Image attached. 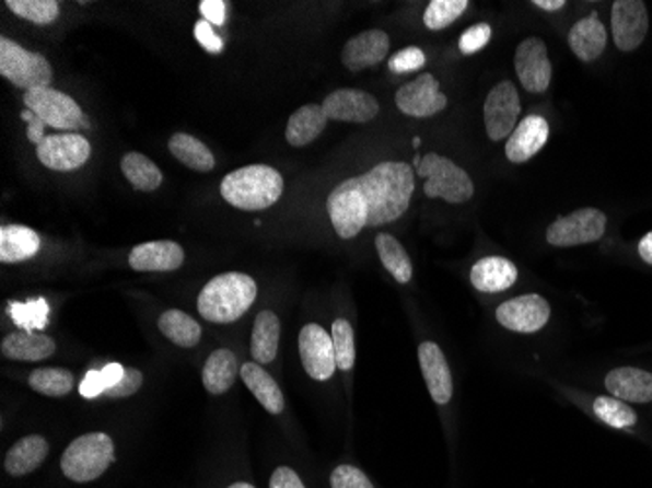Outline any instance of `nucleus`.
Instances as JSON below:
<instances>
[{
	"label": "nucleus",
	"mask_w": 652,
	"mask_h": 488,
	"mask_svg": "<svg viewBox=\"0 0 652 488\" xmlns=\"http://www.w3.org/2000/svg\"><path fill=\"white\" fill-rule=\"evenodd\" d=\"M270 488H305V485L291 467H278L270 477Z\"/></svg>",
	"instance_id": "48"
},
{
	"label": "nucleus",
	"mask_w": 652,
	"mask_h": 488,
	"mask_svg": "<svg viewBox=\"0 0 652 488\" xmlns=\"http://www.w3.org/2000/svg\"><path fill=\"white\" fill-rule=\"evenodd\" d=\"M238 375H241V365L235 353L226 348H219L209 356L208 362L203 365L201 381L211 395H223L235 385Z\"/></svg>",
	"instance_id": "27"
},
{
	"label": "nucleus",
	"mask_w": 652,
	"mask_h": 488,
	"mask_svg": "<svg viewBox=\"0 0 652 488\" xmlns=\"http://www.w3.org/2000/svg\"><path fill=\"white\" fill-rule=\"evenodd\" d=\"M171 153L191 171L209 172L216 169V156L208 147L188 133H174L168 141Z\"/></svg>",
	"instance_id": "32"
},
{
	"label": "nucleus",
	"mask_w": 652,
	"mask_h": 488,
	"mask_svg": "<svg viewBox=\"0 0 652 488\" xmlns=\"http://www.w3.org/2000/svg\"><path fill=\"white\" fill-rule=\"evenodd\" d=\"M241 377L245 381L246 390L253 393L256 400L263 405L270 415H280L286 408V398L272 375L264 370L260 363L246 362L241 365Z\"/></svg>",
	"instance_id": "26"
},
{
	"label": "nucleus",
	"mask_w": 652,
	"mask_h": 488,
	"mask_svg": "<svg viewBox=\"0 0 652 488\" xmlns=\"http://www.w3.org/2000/svg\"><path fill=\"white\" fill-rule=\"evenodd\" d=\"M280 346V318L272 311H263L254 321L251 353L254 362L266 365L272 363Z\"/></svg>",
	"instance_id": "30"
},
{
	"label": "nucleus",
	"mask_w": 652,
	"mask_h": 488,
	"mask_svg": "<svg viewBox=\"0 0 652 488\" xmlns=\"http://www.w3.org/2000/svg\"><path fill=\"white\" fill-rule=\"evenodd\" d=\"M412 194V166L399 161H385L362 176L340 182L326 198V211L336 235L353 239L365 226L387 225L403 218Z\"/></svg>",
	"instance_id": "1"
},
{
	"label": "nucleus",
	"mask_w": 652,
	"mask_h": 488,
	"mask_svg": "<svg viewBox=\"0 0 652 488\" xmlns=\"http://www.w3.org/2000/svg\"><path fill=\"white\" fill-rule=\"evenodd\" d=\"M22 119L27 124V139H30L34 146H39V143L47 137L46 124L37 118L32 109H24V112H22Z\"/></svg>",
	"instance_id": "49"
},
{
	"label": "nucleus",
	"mask_w": 652,
	"mask_h": 488,
	"mask_svg": "<svg viewBox=\"0 0 652 488\" xmlns=\"http://www.w3.org/2000/svg\"><path fill=\"white\" fill-rule=\"evenodd\" d=\"M467 0H432L424 12L428 30H444L467 10Z\"/></svg>",
	"instance_id": "39"
},
{
	"label": "nucleus",
	"mask_w": 652,
	"mask_h": 488,
	"mask_svg": "<svg viewBox=\"0 0 652 488\" xmlns=\"http://www.w3.org/2000/svg\"><path fill=\"white\" fill-rule=\"evenodd\" d=\"M417 172L420 178H427L424 194L428 198H442L447 204H465L475 194L471 176L442 154H424L417 164Z\"/></svg>",
	"instance_id": "5"
},
{
	"label": "nucleus",
	"mask_w": 652,
	"mask_h": 488,
	"mask_svg": "<svg viewBox=\"0 0 652 488\" xmlns=\"http://www.w3.org/2000/svg\"><path fill=\"white\" fill-rule=\"evenodd\" d=\"M549 139V124L544 116H527L508 137L507 156L510 163H527L544 149Z\"/></svg>",
	"instance_id": "19"
},
{
	"label": "nucleus",
	"mask_w": 652,
	"mask_h": 488,
	"mask_svg": "<svg viewBox=\"0 0 652 488\" xmlns=\"http://www.w3.org/2000/svg\"><path fill=\"white\" fill-rule=\"evenodd\" d=\"M121 172L126 174L129 184L139 191H154L163 184V172L159 166L147 159L145 154L127 153L121 159Z\"/></svg>",
	"instance_id": "34"
},
{
	"label": "nucleus",
	"mask_w": 652,
	"mask_h": 488,
	"mask_svg": "<svg viewBox=\"0 0 652 488\" xmlns=\"http://www.w3.org/2000/svg\"><path fill=\"white\" fill-rule=\"evenodd\" d=\"M517 79L532 94H544L551 84L552 65L547 55V46L539 37H527L516 49L514 57Z\"/></svg>",
	"instance_id": "13"
},
{
	"label": "nucleus",
	"mask_w": 652,
	"mask_h": 488,
	"mask_svg": "<svg viewBox=\"0 0 652 488\" xmlns=\"http://www.w3.org/2000/svg\"><path fill=\"white\" fill-rule=\"evenodd\" d=\"M91 154V143L79 133L47 136L37 146L39 163L57 172H71L81 169L89 163Z\"/></svg>",
	"instance_id": "12"
},
{
	"label": "nucleus",
	"mask_w": 652,
	"mask_h": 488,
	"mask_svg": "<svg viewBox=\"0 0 652 488\" xmlns=\"http://www.w3.org/2000/svg\"><path fill=\"white\" fill-rule=\"evenodd\" d=\"M592 410L604 425L619 428V430L621 428H631L639 420L637 413L627 403L616 397H606V395L594 398Z\"/></svg>",
	"instance_id": "36"
},
{
	"label": "nucleus",
	"mask_w": 652,
	"mask_h": 488,
	"mask_svg": "<svg viewBox=\"0 0 652 488\" xmlns=\"http://www.w3.org/2000/svg\"><path fill=\"white\" fill-rule=\"evenodd\" d=\"M108 391V383L101 371H89L81 383V395L84 398H96Z\"/></svg>",
	"instance_id": "46"
},
{
	"label": "nucleus",
	"mask_w": 652,
	"mask_h": 488,
	"mask_svg": "<svg viewBox=\"0 0 652 488\" xmlns=\"http://www.w3.org/2000/svg\"><path fill=\"white\" fill-rule=\"evenodd\" d=\"M283 194L280 172L268 164H251L226 174L221 182V196L233 208L263 211L273 206Z\"/></svg>",
	"instance_id": "3"
},
{
	"label": "nucleus",
	"mask_w": 652,
	"mask_h": 488,
	"mask_svg": "<svg viewBox=\"0 0 652 488\" xmlns=\"http://www.w3.org/2000/svg\"><path fill=\"white\" fill-rule=\"evenodd\" d=\"M12 317L16 321V325L24 326L27 330L32 328H44L46 326V301H36V303H27V305H12L10 307Z\"/></svg>",
	"instance_id": "40"
},
{
	"label": "nucleus",
	"mask_w": 652,
	"mask_h": 488,
	"mask_svg": "<svg viewBox=\"0 0 652 488\" xmlns=\"http://www.w3.org/2000/svg\"><path fill=\"white\" fill-rule=\"evenodd\" d=\"M256 293L258 288L251 276L226 271L206 283L198 298V311L201 318L209 323L229 325L246 315V311L253 307Z\"/></svg>",
	"instance_id": "2"
},
{
	"label": "nucleus",
	"mask_w": 652,
	"mask_h": 488,
	"mask_svg": "<svg viewBox=\"0 0 652 488\" xmlns=\"http://www.w3.org/2000/svg\"><path fill=\"white\" fill-rule=\"evenodd\" d=\"M7 7L20 19L27 20L37 26H47L59 19V14H61L59 2H55V0H9Z\"/></svg>",
	"instance_id": "37"
},
{
	"label": "nucleus",
	"mask_w": 652,
	"mask_h": 488,
	"mask_svg": "<svg viewBox=\"0 0 652 488\" xmlns=\"http://www.w3.org/2000/svg\"><path fill=\"white\" fill-rule=\"evenodd\" d=\"M418 362L427 381L428 393L434 398L435 405H450L453 397V377L444 350L438 344L427 340L418 346Z\"/></svg>",
	"instance_id": "17"
},
{
	"label": "nucleus",
	"mask_w": 652,
	"mask_h": 488,
	"mask_svg": "<svg viewBox=\"0 0 652 488\" xmlns=\"http://www.w3.org/2000/svg\"><path fill=\"white\" fill-rule=\"evenodd\" d=\"M124 373H126V368H124L121 363H108V365L102 370V375H104V380L108 383V390H112V387L124 377Z\"/></svg>",
	"instance_id": "50"
},
{
	"label": "nucleus",
	"mask_w": 652,
	"mask_h": 488,
	"mask_svg": "<svg viewBox=\"0 0 652 488\" xmlns=\"http://www.w3.org/2000/svg\"><path fill=\"white\" fill-rule=\"evenodd\" d=\"M649 32V12L641 0H617L612 7V34L624 54L641 46Z\"/></svg>",
	"instance_id": "15"
},
{
	"label": "nucleus",
	"mask_w": 652,
	"mask_h": 488,
	"mask_svg": "<svg viewBox=\"0 0 652 488\" xmlns=\"http://www.w3.org/2000/svg\"><path fill=\"white\" fill-rule=\"evenodd\" d=\"M47 453H49V443L44 435H26L19 442L12 443V448L4 457V469L12 477H24L46 462Z\"/></svg>",
	"instance_id": "25"
},
{
	"label": "nucleus",
	"mask_w": 652,
	"mask_h": 488,
	"mask_svg": "<svg viewBox=\"0 0 652 488\" xmlns=\"http://www.w3.org/2000/svg\"><path fill=\"white\" fill-rule=\"evenodd\" d=\"M42 239L36 231L22 225L0 229V263L19 264L36 256Z\"/></svg>",
	"instance_id": "28"
},
{
	"label": "nucleus",
	"mask_w": 652,
	"mask_h": 488,
	"mask_svg": "<svg viewBox=\"0 0 652 488\" xmlns=\"http://www.w3.org/2000/svg\"><path fill=\"white\" fill-rule=\"evenodd\" d=\"M424 63H427V55L418 47L400 49L397 54L391 55L389 61H387L393 73H412L420 67H424Z\"/></svg>",
	"instance_id": "42"
},
{
	"label": "nucleus",
	"mask_w": 652,
	"mask_h": 488,
	"mask_svg": "<svg viewBox=\"0 0 652 488\" xmlns=\"http://www.w3.org/2000/svg\"><path fill=\"white\" fill-rule=\"evenodd\" d=\"M114 462V440L104 432H91L69 443L61 457V470L67 479L74 483H91L102 477Z\"/></svg>",
	"instance_id": "4"
},
{
	"label": "nucleus",
	"mask_w": 652,
	"mask_h": 488,
	"mask_svg": "<svg viewBox=\"0 0 652 488\" xmlns=\"http://www.w3.org/2000/svg\"><path fill=\"white\" fill-rule=\"evenodd\" d=\"M27 383L32 390L46 397H65L74 387L73 373L65 368H39L30 373Z\"/></svg>",
	"instance_id": "35"
},
{
	"label": "nucleus",
	"mask_w": 652,
	"mask_h": 488,
	"mask_svg": "<svg viewBox=\"0 0 652 488\" xmlns=\"http://www.w3.org/2000/svg\"><path fill=\"white\" fill-rule=\"evenodd\" d=\"M517 280L516 264L502 256H487L471 268V283L480 293H502Z\"/></svg>",
	"instance_id": "22"
},
{
	"label": "nucleus",
	"mask_w": 652,
	"mask_h": 488,
	"mask_svg": "<svg viewBox=\"0 0 652 488\" xmlns=\"http://www.w3.org/2000/svg\"><path fill=\"white\" fill-rule=\"evenodd\" d=\"M0 74L26 92L54 81V69L44 55L27 51L9 37H0Z\"/></svg>",
	"instance_id": "6"
},
{
	"label": "nucleus",
	"mask_w": 652,
	"mask_h": 488,
	"mask_svg": "<svg viewBox=\"0 0 652 488\" xmlns=\"http://www.w3.org/2000/svg\"><path fill=\"white\" fill-rule=\"evenodd\" d=\"M0 352L16 362H44L55 353V340L47 335H36L32 330L12 333L4 336Z\"/></svg>",
	"instance_id": "24"
},
{
	"label": "nucleus",
	"mask_w": 652,
	"mask_h": 488,
	"mask_svg": "<svg viewBox=\"0 0 652 488\" xmlns=\"http://www.w3.org/2000/svg\"><path fill=\"white\" fill-rule=\"evenodd\" d=\"M490 37H492V27L489 24H475L463 32V36L459 37V49L465 55L477 54L489 44Z\"/></svg>",
	"instance_id": "43"
},
{
	"label": "nucleus",
	"mask_w": 652,
	"mask_h": 488,
	"mask_svg": "<svg viewBox=\"0 0 652 488\" xmlns=\"http://www.w3.org/2000/svg\"><path fill=\"white\" fill-rule=\"evenodd\" d=\"M325 116L335 121H352L368 124L380 114V102L368 92L358 89H340L326 96L321 104Z\"/></svg>",
	"instance_id": "16"
},
{
	"label": "nucleus",
	"mask_w": 652,
	"mask_h": 488,
	"mask_svg": "<svg viewBox=\"0 0 652 488\" xmlns=\"http://www.w3.org/2000/svg\"><path fill=\"white\" fill-rule=\"evenodd\" d=\"M375 248L380 254V260L385 270L389 271L391 276L399 283H408L412 280V263H410V256H408L405 246L395 239L393 235L387 233H380L375 236Z\"/></svg>",
	"instance_id": "33"
},
{
	"label": "nucleus",
	"mask_w": 652,
	"mask_h": 488,
	"mask_svg": "<svg viewBox=\"0 0 652 488\" xmlns=\"http://www.w3.org/2000/svg\"><path fill=\"white\" fill-rule=\"evenodd\" d=\"M391 39L381 30H368L346 42L342 63L350 71H363L380 65L389 54Z\"/></svg>",
	"instance_id": "18"
},
{
	"label": "nucleus",
	"mask_w": 652,
	"mask_h": 488,
	"mask_svg": "<svg viewBox=\"0 0 652 488\" xmlns=\"http://www.w3.org/2000/svg\"><path fill=\"white\" fill-rule=\"evenodd\" d=\"M569 46L572 54L584 63L596 61L606 51L607 34L604 22H599L598 14L592 12L589 19H582L569 32Z\"/></svg>",
	"instance_id": "23"
},
{
	"label": "nucleus",
	"mask_w": 652,
	"mask_h": 488,
	"mask_svg": "<svg viewBox=\"0 0 652 488\" xmlns=\"http://www.w3.org/2000/svg\"><path fill=\"white\" fill-rule=\"evenodd\" d=\"M606 390L624 403H652V373L641 368H616L606 375Z\"/></svg>",
	"instance_id": "21"
},
{
	"label": "nucleus",
	"mask_w": 652,
	"mask_h": 488,
	"mask_svg": "<svg viewBox=\"0 0 652 488\" xmlns=\"http://www.w3.org/2000/svg\"><path fill=\"white\" fill-rule=\"evenodd\" d=\"M397 108L410 118H430L447 108V96L440 92L434 74L424 73L417 81L403 84L395 96Z\"/></svg>",
	"instance_id": "14"
},
{
	"label": "nucleus",
	"mask_w": 652,
	"mask_h": 488,
	"mask_svg": "<svg viewBox=\"0 0 652 488\" xmlns=\"http://www.w3.org/2000/svg\"><path fill=\"white\" fill-rule=\"evenodd\" d=\"M24 104L26 109H32L37 118L54 129L79 131L82 127H89L81 106L71 96L55 91L51 86L27 91L24 94Z\"/></svg>",
	"instance_id": "7"
},
{
	"label": "nucleus",
	"mask_w": 652,
	"mask_h": 488,
	"mask_svg": "<svg viewBox=\"0 0 652 488\" xmlns=\"http://www.w3.org/2000/svg\"><path fill=\"white\" fill-rule=\"evenodd\" d=\"M300 356L303 370L307 371L311 380L328 381L338 370L333 336L317 323H308L301 328Z\"/></svg>",
	"instance_id": "10"
},
{
	"label": "nucleus",
	"mask_w": 652,
	"mask_h": 488,
	"mask_svg": "<svg viewBox=\"0 0 652 488\" xmlns=\"http://www.w3.org/2000/svg\"><path fill=\"white\" fill-rule=\"evenodd\" d=\"M326 121L325 109L318 104H307L301 106L298 112H293L286 129V139L291 147H305L313 143L323 131H325Z\"/></svg>",
	"instance_id": "29"
},
{
	"label": "nucleus",
	"mask_w": 652,
	"mask_h": 488,
	"mask_svg": "<svg viewBox=\"0 0 652 488\" xmlns=\"http://www.w3.org/2000/svg\"><path fill=\"white\" fill-rule=\"evenodd\" d=\"M159 330L181 348H194L201 340L200 323L178 309L164 311L159 318Z\"/></svg>",
	"instance_id": "31"
},
{
	"label": "nucleus",
	"mask_w": 652,
	"mask_h": 488,
	"mask_svg": "<svg viewBox=\"0 0 652 488\" xmlns=\"http://www.w3.org/2000/svg\"><path fill=\"white\" fill-rule=\"evenodd\" d=\"M534 7L547 10V12H555V10H561L562 7H567V2L564 0H534Z\"/></svg>",
	"instance_id": "52"
},
{
	"label": "nucleus",
	"mask_w": 652,
	"mask_h": 488,
	"mask_svg": "<svg viewBox=\"0 0 652 488\" xmlns=\"http://www.w3.org/2000/svg\"><path fill=\"white\" fill-rule=\"evenodd\" d=\"M184 248L174 241L137 244L129 254V266L136 271H174L184 264Z\"/></svg>",
	"instance_id": "20"
},
{
	"label": "nucleus",
	"mask_w": 652,
	"mask_h": 488,
	"mask_svg": "<svg viewBox=\"0 0 652 488\" xmlns=\"http://www.w3.org/2000/svg\"><path fill=\"white\" fill-rule=\"evenodd\" d=\"M200 12L209 24H216V26L225 24L226 4L223 0H201Z\"/></svg>",
	"instance_id": "47"
},
{
	"label": "nucleus",
	"mask_w": 652,
	"mask_h": 488,
	"mask_svg": "<svg viewBox=\"0 0 652 488\" xmlns=\"http://www.w3.org/2000/svg\"><path fill=\"white\" fill-rule=\"evenodd\" d=\"M141 385H143V373L133 370V368H126L124 377L112 390L106 391L104 395L109 398L131 397V395H136L137 391L141 390Z\"/></svg>",
	"instance_id": "44"
},
{
	"label": "nucleus",
	"mask_w": 652,
	"mask_h": 488,
	"mask_svg": "<svg viewBox=\"0 0 652 488\" xmlns=\"http://www.w3.org/2000/svg\"><path fill=\"white\" fill-rule=\"evenodd\" d=\"M194 34H196L198 44H200L206 51H209V54H221V51H223V39L216 34V30H213L211 24L206 22V20H201V22L196 24Z\"/></svg>",
	"instance_id": "45"
},
{
	"label": "nucleus",
	"mask_w": 652,
	"mask_h": 488,
	"mask_svg": "<svg viewBox=\"0 0 652 488\" xmlns=\"http://www.w3.org/2000/svg\"><path fill=\"white\" fill-rule=\"evenodd\" d=\"M333 344H335L336 363L338 370L350 371L356 362V342H353V328L350 321L336 318L333 323Z\"/></svg>",
	"instance_id": "38"
},
{
	"label": "nucleus",
	"mask_w": 652,
	"mask_h": 488,
	"mask_svg": "<svg viewBox=\"0 0 652 488\" xmlns=\"http://www.w3.org/2000/svg\"><path fill=\"white\" fill-rule=\"evenodd\" d=\"M607 218L596 208L577 209L571 216L552 221L547 229V243L559 248L596 243L606 235Z\"/></svg>",
	"instance_id": "8"
},
{
	"label": "nucleus",
	"mask_w": 652,
	"mask_h": 488,
	"mask_svg": "<svg viewBox=\"0 0 652 488\" xmlns=\"http://www.w3.org/2000/svg\"><path fill=\"white\" fill-rule=\"evenodd\" d=\"M551 318V305L537 293L508 299L497 307V321L507 330L517 335H535L544 330Z\"/></svg>",
	"instance_id": "9"
},
{
	"label": "nucleus",
	"mask_w": 652,
	"mask_h": 488,
	"mask_svg": "<svg viewBox=\"0 0 652 488\" xmlns=\"http://www.w3.org/2000/svg\"><path fill=\"white\" fill-rule=\"evenodd\" d=\"M229 488H254L253 485H248V483H235V485H231Z\"/></svg>",
	"instance_id": "53"
},
{
	"label": "nucleus",
	"mask_w": 652,
	"mask_h": 488,
	"mask_svg": "<svg viewBox=\"0 0 652 488\" xmlns=\"http://www.w3.org/2000/svg\"><path fill=\"white\" fill-rule=\"evenodd\" d=\"M520 112L522 102L516 86L510 81L499 82L485 100V127L490 139L502 141L512 136Z\"/></svg>",
	"instance_id": "11"
},
{
	"label": "nucleus",
	"mask_w": 652,
	"mask_h": 488,
	"mask_svg": "<svg viewBox=\"0 0 652 488\" xmlns=\"http://www.w3.org/2000/svg\"><path fill=\"white\" fill-rule=\"evenodd\" d=\"M330 488H375L370 477L353 465H338L330 473Z\"/></svg>",
	"instance_id": "41"
},
{
	"label": "nucleus",
	"mask_w": 652,
	"mask_h": 488,
	"mask_svg": "<svg viewBox=\"0 0 652 488\" xmlns=\"http://www.w3.org/2000/svg\"><path fill=\"white\" fill-rule=\"evenodd\" d=\"M639 256L643 258L644 263L652 266V231L639 241Z\"/></svg>",
	"instance_id": "51"
}]
</instances>
